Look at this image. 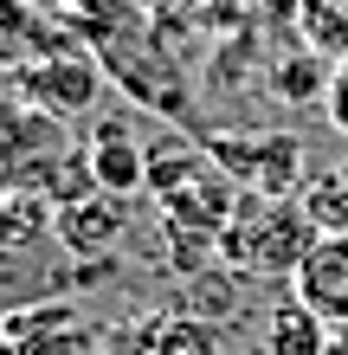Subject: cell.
Returning a JSON list of instances; mask_svg holds the SVG:
<instances>
[{
  "instance_id": "obj_6",
  "label": "cell",
  "mask_w": 348,
  "mask_h": 355,
  "mask_svg": "<svg viewBox=\"0 0 348 355\" xmlns=\"http://www.w3.org/2000/svg\"><path fill=\"white\" fill-rule=\"evenodd\" d=\"M0 349L7 355H104V329L84 323L71 304H19L0 317Z\"/></svg>"
},
{
  "instance_id": "obj_11",
  "label": "cell",
  "mask_w": 348,
  "mask_h": 355,
  "mask_svg": "<svg viewBox=\"0 0 348 355\" xmlns=\"http://www.w3.org/2000/svg\"><path fill=\"white\" fill-rule=\"evenodd\" d=\"M58 239V207L46 194H0V259H26Z\"/></svg>"
},
{
  "instance_id": "obj_5",
  "label": "cell",
  "mask_w": 348,
  "mask_h": 355,
  "mask_svg": "<svg viewBox=\"0 0 348 355\" xmlns=\"http://www.w3.org/2000/svg\"><path fill=\"white\" fill-rule=\"evenodd\" d=\"M13 97H26V103H39V110L65 116V123H71V116H91L97 97H104V58L77 39V46L52 52V58L19 65V71H13Z\"/></svg>"
},
{
  "instance_id": "obj_8",
  "label": "cell",
  "mask_w": 348,
  "mask_h": 355,
  "mask_svg": "<svg viewBox=\"0 0 348 355\" xmlns=\"http://www.w3.org/2000/svg\"><path fill=\"white\" fill-rule=\"evenodd\" d=\"M291 297L310 304L329 329L348 323V233H322L316 252L303 259V271L291 278Z\"/></svg>"
},
{
  "instance_id": "obj_20",
  "label": "cell",
  "mask_w": 348,
  "mask_h": 355,
  "mask_svg": "<svg viewBox=\"0 0 348 355\" xmlns=\"http://www.w3.org/2000/svg\"><path fill=\"white\" fill-rule=\"evenodd\" d=\"M0 355H7V349H0Z\"/></svg>"
},
{
  "instance_id": "obj_19",
  "label": "cell",
  "mask_w": 348,
  "mask_h": 355,
  "mask_svg": "<svg viewBox=\"0 0 348 355\" xmlns=\"http://www.w3.org/2000/svg\"><path fill=\"white\" fill-rule=\"evenodd\" d=\"M19 7H46V0H19Z\"/></svg>"
},
{
  "instance_id": "obj_9",
  "label": "cell",
  "mask_w": 348,
  "mask_h": 355,
  "mask_svg": "<svg viewBox=\"0 0 348 355\" xmlns=\"http://www.w3.org/2000/svg\"><path fill=\"white\" fill-rule=\"evenodd\" d=\"M65 46H77V33L65 19H52L39 7H19V0H0V71H19L33 58L65 52Z\"/></svg>"
},
{
  "instance_id": "obj_16",
  "label": "cell",
  "mask_w": 348,
  "mask_h": 355,
  "mask_svg": "<svg viewBox=\"0 0 348 355\" xmlns=\"http://www.w3.org/2000/svg\"><path fill=\"white\" fill-rule=\"evenodd\" d=\"M303 207H310V220L322 226V233H348V162L303 187Z\"/></svg>"
},
{
  "instance_id": "obj_18",
  "label": "cell",
  "mask_w": 348,
  "mask_h": 355,
  "mask_svg": "<svg viewBox=\"0 0 348 355\" xmlns=\"http://www.w3.org/2000/svg\"><path fill=\"white\" fill-rule=\"evenodd\" d=\"M322 116H329L336 130L348 136V65H336V78H329V97H322Z\"/></svg>"
},
{
  "instance_id": "obj_15",
  "label": "cell",
  "mask_w": 348,
  "mask_h": 355,
  "mask_svg": "<svg viewBox=\"0 0 348 355\" xmlns=\"http://www.w3.org/2000/svg\"><path fill=\"white\" fill-rule=\"evenodd\" d=\"M329 78H336V65H322L316 52H297V58H284V65H271V91L303 110V103L329 97Z\"/></svg>"
},
{
  "instance_id": "obj_12",
  "label": "cell",
  "mask_w": 348,
  "mask_h": 355,
  "mask_svg": "<svg viewBox=\"0 0 348 355\" xmlns=\"http://www.w3.org/2000/svg\"><path fill=\"white\" fill-rule=\"evenodd\" d=\"M329 336L336 329L322 323L310 304H297V297L264 317V355H329Z\"/></svg>"
},
{
  "instance_id": "obj_2",
  "label": "cell",
  "mask_w": 348,
  "mask_h": 355,
  "mask_svg": "<svg viewBox=\"0 0 348 355\" xmlns=\"http://www.w3.org/2000/svg\"><path fill=\"white\" fill-rule=\"evenodd\" d=\"M91 155L71 142V123L26 97H0V194H46L65 207L91 194Z\"/></svg>"
},
{
  "instance_id": "obj_10",
  "label": "cell",
  "mask_w": 348,
  "mask_h": 355,
  "mask_svg": "<svg viewBox=\"0 0 348 355\" xmlns=\"http://www.w3.org/2000/svg\"><path fill=\"white\" fill-rule=\"evenodd\" d=\"M122 239V200L104 194V187H91V194H77L58 207V245L77 259H104L110 245Z\"/></svg>"
},
{
  "instance_id": "obj_3",
  "label": "cell",
  "mask_w": 348,
  "mask_h": 355,
  "mask_svg": "<svg viewBox=\"0 0 348 355\" xmlns=\"http://www.w3.org/2000/svg\"><path fill=\"white\" fill-rule=\"evenodd\" d=\"M322 226L310 220V207L297 200H252L239 207V220L226 226V239H219V259L245 278H297L303 259L316 252Z\"/></svg>"
},
{
  "instance_id": "obj_17",
  "label": "cell",
  "mask_w": 348,
  "mask_h": 355,
  "mask_svg": "<svg viewBox=\"0 0 348 355\" xmlns=\"http://www.w3.org/2000/svg\"><path fill=\"white\" fill-rule=\"evenodd\" d=\"M104 355H155V317H129L104 336Z\"/></svg>"
},
{
  "instance_id": "obj_13",
  "label": "cell",
  "mask_w": 348,
  "mask_h": 355,
  "mask_svg": "<svg viewBox=\"0 0 348 355\" xmlns=\"http://www.w3.org/2000/svg\"><path fill=\"white\" fill-rule=\"evenodd\" d=\"M297 39L322 65H348V0H297Z\"/></svg>"
},
{
  "instance_id": "obj_1",
  "label": "cell",
  "mask_w": 348,
  "mask_h": 355,
  "mask_svg": "<svg viewBox=\"0 0 348 355\" xmlns=\"http://www.w3.org/2000/svg\"><path fill=\"white\" fill-rule=\"evenodd\" d=\"M149 194L161 207V220H168L174 245H187V259L207 252V245L219 252L226 226L239 220V181L194 136H174V142L161 136L149 149Z\"/></svg>"
},
{
  "instance_id": "obj_7",
  "label": "cell",
  "mask_w": 348,
  "mask_h": 355,
  "mask_svg": "<svg viewBox=\"0 0 348 355\" xmlns=\"http://www.w3.org/2000/svg\"><path fill=\"white\" fill-rule=\"evenodd\" d=\"M84 155H91V181L104 187V194H116V200H129V194L149 187V149L136 142V130L122 116L97 123L91 142H84Z\"/></svg>"
},
{
  "instance_id": "obj_14",
  "label": "cell",
  "mask_w": 348,
  "mask_h": 355,
  "mask_svg": "<svg viewBox=\"0 0 348 355\" xmlns=\"http://www.w3.org/2000/svg\"><path fill=\"white\" fill-rule=\"evenodd\" d=\"M155 355H219V329L194 310H155Z\"/></svg>"
},
{
  "instance_id": "obj_4",
  "label": "cell",
  "mask_w": 348,
  "mask_h": 355,
  "mask_svg": "<svg viewBox=\"0 0 348 355\" xmlns=\"http://www.w3.org/2000/svg\"><path fill=\"white\" fill-rule=\"evenodd\" d=\"M194 142H200V149H207L239 187H252L258 200H297L303 187H310V181H303L310 149H303L297 130H200Z\"/></svg>"
}]
</instances>
